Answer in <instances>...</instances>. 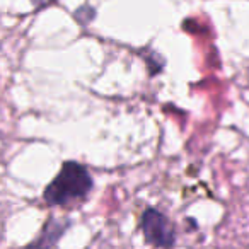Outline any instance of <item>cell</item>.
Returning a JSON list of instances; mask_svg holds the SVG:
<instances>
[{"instance_id":"obj_1","label":"cell","mask_w":249,"mask_h":249,"mask_svg":"<svg viewBox=\"0 0 249 249\" xmlns=\"http://www.w3.org/2000/svg\"><path fill=\"white\" fill-rule=\"evenodd\" d=\"M94 188V181L86 166L67 160L55 179L46 186L43 200L50 207H69L84 201Z\"/></svg>"},{"instance_id":"obj_2","label":"cell","mask_w":249,"mask_h":249,"mask_svg":"<svg viewBox=\"0 0 249 249\" xmlns=\"http://www.w3.org/2000/svg\"><path fill=\"white\" fill-rule=\"evenodd\" d=\"M142 227L143 237L147 244L159 249H173L176 244V229L174 224L157 208H147L142 213Z\"/></svg>"},{"instance_id":"obj_3","label":"cell","mask_w":249,"mask_h":249,"mask_svg":"<svg viewBox=\"0 0 249 249\" xmlns=\"http://www.w3.org/2000/svg\"><path fill=\"white\" fill-rule=\"evenodd\" d=\"M69 227H70V222L65 220V218L58 220L55 217H50L45 222L41 232H39V235L35 241H31L24 248H16V249H52L55 248L56 242L62 239V235L65 234Z\"/></svg>"},{"instance_id":"obj_4","label":"cell","mask_w":249,"mask_h":249,"mask_svg":"<svg viewBox=\"0 0 249 249\" xmlns=\"http://www.w3.org/2000/svg\"><path fill=\"white\" fill-rule=\"evenodd\" d=\"M55 2H56V0H31L33 7H35L36 11H41V9L48 7V5L55 4Z\"/></svg>"}]
</instances>
